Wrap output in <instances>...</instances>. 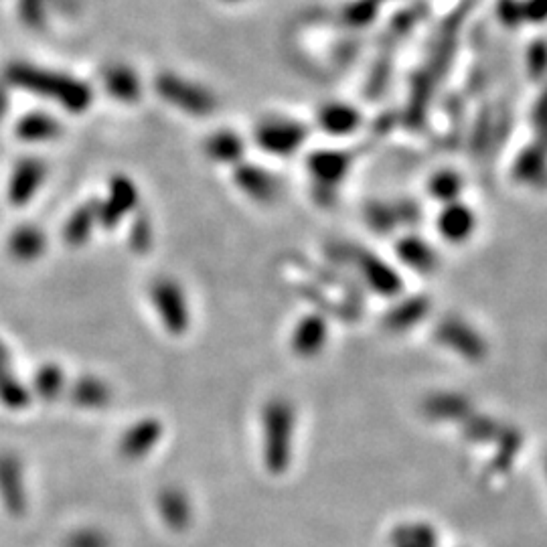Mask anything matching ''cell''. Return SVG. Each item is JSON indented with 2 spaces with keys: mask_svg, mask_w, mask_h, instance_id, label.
<instances>
[{
  "mask_svg": "<svg viewBox=\"0 0 547 547\" xmlns=\"http://www.w3.org/2000/svg\"><path fill=\"white\" fill-rule=\"evenodd\" d=\"M7 80L15 88L51 100L73 114L86 112L94 100L92 90L77 77L31 63H13L7 69Z\"/></svg>",
  "mask_w": 547,
  "mask_h": 547,
  "instance_id": "obj_1",
  "label": "cell"
},
{
  "mask_svg": "<svg viewBox=\"0 0 547 547\" xmlns=\"http://www.w3.org/2000/svg\"><path fill=\"white\" fill-rule=\"evenodd\" d=\"M150 302L159 312V319L169 335L181 337L191 327V310L187 296L177 280L156 278L150 284Z\"/></svg>",
  "mask_w": 547,
  "mask_h": 547,
  "instance_id": "obj_2",
  "label": "cell"
},
{
  "mask_svg": "<svg viewBox=\"0 0 547 547\" xmlns=\"http://www.w3.org/2000/svg\"><path fill=\"white\" fill-rule=\"evenodd\" d=\"M156 92L165 102L191 116H207L215 110V98L209 90L171 71L156 77Z\"/></svg>",
  "mask_w": 547,
  "mask_h": 547,
  "instance_id": "obj_3",
  "label": "cell"
},
{
  "mask_svg": "<svg viewBox=\"0 0 547 547\" xmlns=\"http://www.w3.org/2000/svg\"><path fill=\"white\" fill-rule=\"evenodd\" d=\"M0 503L11 517H23L29 509L23 462L15 452H0Z\"/></svg>",
  "mask_w": 547,
  "mask_h": 547,
  "instance_id": "obj_4",
  "label": "cell"
},
{
  "mask_svg": "<svg viewBox=\"0 0 547 547\" xmlns=\"http://www.w3.org/2000/svg\"><path fill=\"white\" fill-rule=\"evenodd\" d=\"M138 189L128 177H114L108 187V197L98 201V225L116 227L138 205Z\"/></svg>",
  "mask_w": 547,
  "mask_h": 547,
  "instance_id": "obj_5",
  "label": "cell"
},
{
  "mask_svg": "<svg viewBox=\"0 0 547 547\" xmlns=\"http://www.w3.org/2000/svg\"><path fill=\"white\" fill-rule=\"evenodd\" d=\"M163 438V424L154 418H144L132 424L118 442V452L124 460H140L150 454Z\"/></svg>",
  "mask_w": 547,
  "mask_h": 547,
  "instance_id": "obj_6",
  "label": "cell"
},
{
  "mask_svg": "<svg viewBox=\"0 0 547 547\" xmlns=\"http://www.w3.org/2000/svg\"><path fill=\"white\" fill-rule=\"evenodd\" d=\"M156 507H159L163 523L175 533H183L193 525V503L189 495L179 487L161 489L159 497H156Z\"/></svg>",
  "mask_w": 547,
  "mask_h": 547,
  "instance_id": "obj_7",
  "label": "cell"
},
{
  "mask_svg": "<svg viewBox=\"0 0 547 547\" xmlns=\"http://www.w3.org/2000/svg\"><path fill=\"white\" fill-rule=\"evenodd\" d=\"M45 165L37 159H25L21 161L13 175H11V181H9V199L13 205L17 207H23L27 205L35 193L41 189L43 181H45Z\"/></svg>",
  "mask_w": 547,
  "mask_h": 547,
  "instance_id": "obj_8",
  "label": "cell"
},
{
  "mask_svg": "<svg viewBox=\"0 0 547 547\" xmlns=\"http://www.w3.org/2000/svg\"><path fill=\"white\" fill-rule=\"evenodd\" d=\"M27 387L17 379L11 369V353L0 343V402L11 410H23L29 406Z\"/></svg>",
  "mask_w": 547,
  "mask_h": 547,
  "instance_id": "obj_9",
  "label": "cell"
},
{
  "mask_svg": "<svg viewBox=\"0 0 547 547\" xmlns=\"http://www.w3.org/2000/svg\"><path fill=\"white\" fill-rule=\"evenodd\" d=\"M11 256L19 262H33L43 256L47 248L45 233L35 225H21L17 227L7 244Z\"/></svg>",
  "mask_w": 547,
  "mask_h": 547,
  "instance_id": "obj_10",
  "label": "cell"
},
{
  "mask_svg": "<svg viewBox=\"0 0 547 547\" xmlns=\"http://www.w3.org/2000/svg\"><path fill=\"white\" fill-rule=\"evenodd\" d=\"M71 402L80 408H90V410H98L110 404L112 400V389L106 381L94 377V375H84L77 379L71 385Z\"/></svg>",
  "mask_w": 547,
  "mask_h": 547,
  "instance_id": "obj_11",
  "label": "cell"
},
{
  "mask_svg": "<svg viewBox=\"0 0 547 547\" xmlns=\"http://www.w3.org/2000/svg\"><path fill=\"white\" fill-rule=\"evenodd\" d=\"M98 225V201H88L77 207L63 227V238L69 246H84Z\"/></svg>",
  "mask_w": 547,
  "mask_h": 547,
  "instance_id": "obj_12",
  "label": "cell"
},
{
  "mask_svg": "<svg viewBox=\"0 0 547 547\" xmlns=\"http://www.w3.org/2000/svg\"><path fill=\"white\" fill-rule=\"evenodd\" d=\"M106 90L120 102H136L140 98L138 75L126 65H110L102 73Z\"/></svg>",
  "mask_w": 547,
  "mask_h": 547,
  "instance_id": "obj_13",
  "label": "cell"
},
{
  "mask_svg": "<svg viewBox=\"0 0 547 547\" xmlns=\"http://www.w3.org/2000/svg\"><path fill=\"white\" fill-rule=\"evenodd\" d=\"M266 450L268 462L272 466H280L284 460L286 450V436H288V416L282 408H270L266 416Z\"/></svg>",
  "mask_w": 547,
  "mask_h": 547,
  "instance_id": "obj_14",
  "label": "cell"
},
{
  "mask_svg": "<svg viewBox=\"0 0 547 547\" xmlns=\"http://www.w3.org/2000/svg\"><path fill=\"white\" fill-rule=\"evenodd\" d=\"M61 134V126L55 118L43 112L23 116L17 124V136L23 142H49Z\"/></svg>",
  "mask_w": 547,
  "mask_h": 547,
  "instance_id": "obj_15",
  "label": "cell"
},
{
  "mask_svg": "<svg viewBox=\"0 0 547 547\" xmlns=\"http://www.w3.org/2000/svg\"><path fill=\"white\" fill-rule=\"evenodd\" d=\"M35 392L41 396V400H55L57 396H61V392L65 389V375L63 369L59 365H43L33 379Z\"/></svg>",
  "mask_w": 547,
  "mask_h": 547,
  "instance_id": "obj_16",
  "label": "cell"
},
{
  "mask_svg": "<svg viewBox=\"0 0 547 547\" xmlns=\"http://www.w3.org/2000/svg\"><path fill=\"white\" fill-rule=\"evenodd\" d=\"M205 150L213 161L231 163L242 154V142L238 136H233L229 132H215L213 136H209Z\"/></svg>",
  "mask_w": 547,
  "mask_h": 547,
  "instance_id": "obj_17",
  "label": "cell"
},
{
  "mask_svg": "<svg viewBox=\"0 0 547 547\" xmlns=\"http://www.w3.org/2000/svg\"><path fill=\"white\" fill-rule=\"evenodd\" d=\"M19 19L33 31H41L47 25L49 0H17Z\"/></svg>",
  "mask_w": 547,
  "mask_h": 547,
  "instance_id": "obj_18",
  "label": "cell"
},
{
  "mask_svg": "<svg viewBox=\"0 0 547 547\" xmlns=\"http://www.w3.org/2000/svg\"><path fill=\"white\" fill-rule=\"evenodd\" d=\"M63 547H112V541H110L108 533H104L102 529L86 527V529L73 531L65 539Z\"/></svg>",
  "mask_w": 547,
  "mask_h": 547,
  "instance_id": "obj_19",
  "label": "cell"
},
{
  "mask_svg": "<svg viewBox=\"0 0 547 547\" xmlns=\"http://www.w3.org/2000/svg\"><path fill=\"white\" fill-rule=\"evenodd\" d=\"M130 246L136 254H144L152 246V225L146 215H140L130 229Z\"/></svg>",
  "mask_w": 547,
  "mask_h": 547,
  "instance_id": "obj_20",
  "label": "cell"
},
{
  "mask_svg": "<svg viewBox=\"0 0 547 547\" xmlns=\"http://www.w3.org/2000/svg\"><path fill=\"white\" fill-rule=\"evenodd\" d=\"M238 183L254 197H264L270 193V181L260 177L258 169H242V173H238Z\"/></svg>",
  "mask_w": 547,
  "mask_h": 547,
  "instance_id": "obj_21",
  "label": "cell"
},
{
  "mask_svg": "<svg viewBox=\"0 0 547 547\" xmlns=\"http://www.w3.org/2000/svg\"><path fill=\"white\" fill-rule=\"evenodd\" d=\"M5 110H7V90L0 86V116L5 114Z\"/></svg>",
  "mask_w": 547,
  "mask_h": 547,
  "instance_id": "obj_22",
  "label": "cell"
}]
</instances>
